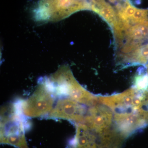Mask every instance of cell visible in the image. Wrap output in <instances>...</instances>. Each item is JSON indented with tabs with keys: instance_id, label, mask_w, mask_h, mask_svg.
Returning a JSON list of instances; mask_svg holds the SVG:
<instances>
[{
	"instance_id": "1",
	"label": "cell",
	"mask_w": 148,
	"mask_h": 148,
	"mask_svg": "<svg viewBox=\"0 0 148 148\" xmlns=\"http://www.w3.org/2000/svg\"><path fill=\"white\" fill-rule=\"evenodd\" d=\"M88 10H91L90 0H40L34 14L37 21H55Z\"/></svg>"
},
{
	"instance_id": "2",
	"label": "cell",
	"mask_w": 148,
	"mask_h": 148,
	"mask_svg": "<svg viewBox=\"0 0 148 148\" xmlns=\"http://www.w3.org/2000/svg\"><path fill=\"white\" fill-rule=\"evenodd\" d=\"M98 99L99 103L108 107L113 113L148 107L145 91L134 87L119 94L99 96Z\"/></svg>"
},
{
	"instance_id": "3",
	"label": "cell",
	"mask_w": 148,
	"mask_h": 148,
	"mask_svg": "<svg viewBox=\"0 0 148 148\" xmlns=\"http://www.w3.org/2000/svg\"><path fill=\"white\" fill-rule=\"evenodd\" d=\"M123 37L126 41L121 52L123 56H126L148 42V21L131 26L125 31L120 40Z\"/></svg>"
},
{
	"instance_id": "4",
	"label": "cell",
	"mask_w": 148,
	"mask_h": 148,
	"mask_svg": "<svg viewBox=\"0 0 148 148\" xmlns=\"http://www.w3.org/2000/svg\"><path fill=\"white\" fill-rule=\"evenodd\" d=\"M92 109L90 121L92 127L99 135L111 129L114 113L110 108L99 103Z\"/></svg>"
},
{
	"instance_id": "5",
	"label": "cell",
	"mask_w": 148,
	"mask_h": 148,
	"mask_svg": "<svg viewBox=\"0 0 148 148\" xmlns=\"http://www.w3.org/2000/svg\"><path fill=\"white\" fill-rule=\"evenodd\" d=\"M91 10L102 16L113 28L116 36L122 33L117 12L105 0H90Z\"/></svg>"
},
{
	"instance_id": "6",
	"label": "cell",
	"mask_w": 148,
	"mask_h": 148,
	"mask_svg": "<svg viewBox=\"0 0 148 148\" xmlns=\"http://www.w3.org/2000/svg\"><path fill=\"white\" fill-rule=\"evenodd\" d=\"M99 135V142L95 148H121L126 138L115 127Z\"/></svg>"
},
{
	"instance_id": "7",
	"label": "cell",
	"mask_w": 148,
	"mask_h": 148,
	"mask_svg": "<svg viewBox=\"0 0 148 148\" xmlns=\"http://www.w3.org/2000/svg\"><path fill=\"white\" fill-rule=\"evenodd\" d=\"M123 62L128 64H144L148 63V42L123 58Z\"/></svg>"
},
{
	"instance_id": "8",
	"label": "cell",
	"mask_w": 148,
	"mask_h": 148,
	"mask_svg": "<svg viewBox=\"0 0 148 148\" xmlns=\"http://www.w3.org/2000/svg\"><path fill=\"white\" fill-rule=\"evenodd\" d=\"M148 21V9L137 8L131 19V26Z\"/></svg>"
},
{
	"instance_id": "9",
	"label": "cell",
	"mask_w": 148,
	"mask_h": 148,
	"mask_svg": "<svg viewBox=\"0 0 148 148\" xmlns=\"http://www.w3.org/2000/svg\"><path fill=\"white\" fill-rule=\"evenodd\" d=\"M134 88L141 91L148 90V75L147 74H141L136 77L134 82Z\"/></svg>"
},
{
	"instance_id": "10",
	"label": "cell",
	"mask_w": 148,
	"mask_h": 148,
	"mask_svg": "<svg viewBox=\"0 0 148 148\" xmlns=\"http://www.w3.org/2000/svg\"><path fill=\"white\" fill-rule=\"evenodd\" d=\"M147 74L148 75V64L147 66Z\"/></svg>"
}]
</instances>
